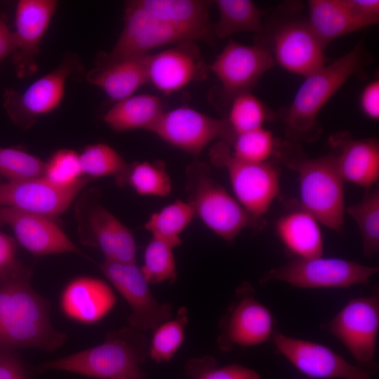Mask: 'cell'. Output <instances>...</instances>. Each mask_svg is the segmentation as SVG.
I'll return each mask as SVG.
<instances>
[{"label":"cell","instance_id":"6da1fadb","mask_svg":"<svg viewBox=\"0 0 379 379\" xmlns=\"http://www.w3.org/2000/svg\"><path fill=\"white\" fill-rule=\"evenodd\" d=\"M32 270L22 265L0 280V352L19 348L53 352L67 335L54 328L48 302L31 286Z\"/></svg>","mask_w":379,"mask_h":379},{"label":"cell","instance_id":"7a4b0ae2","mask_svg":"<svg viewBox=\"0 0 379 379\" xmlns=\"http://www.w3.org/2000/svg\"><path fill=\"white\" fill-rule=\"evenodd\" d=\"M273 157L297 174L300 206L321 225L341 233L346 208L344 180L333 154L312 157L300 143L277 138Z\"/></svg>","mask_w":379,"mask_h":379},{"label":"cell","instance_id":"3957f363","mask_svg":"<svg viewBox=\"0 0 379 379\" xmlns=\"http://www.w3.org/2000/svg\"><path fill=\"white\" fill-rule=\"evenodd\" d=\"M364 42L329 65H324L305 77L291 103L280 110L287 140L314 142L321 134L318 116L331 97L365 65Z\"/></svg>","mask_w":379,"mask_h":379},{"label":"cell","instance_id":"277c9868","mask_svg":"<svg viewBox=\"0 0 379 379\" xmlns=\"http://www.w3.org/2000/svg\"><path fill=\"white\" fill-rule=\"evenodd\" d=\"M147 338L130 326L107 333L101 344L43 363L41 370H57L101 379H145L141 364L149 356Z\"/></svg>","mask_w":379,"mask_h":379},{"label":"cell","instance_id":"5b68a950","mask_svg":"<svg viewBox=\"0 0 379 379\" xmlns=\"http://www.w3.org/2000/svg\"><path fill=\"white\" fill-rule=\"evenodd\" d=\"M299 2L283 3L269 15L256 42L263 44L275 64L306 77L326 64L325 48L313 32Z\"/></svg>","mask_w":379,"mask_h":379},{"label":"cell","instance_id":"8992f818","mask_svg":"<svg viewBox=\"0 0 379 379\" xmlns=\"http://www.w3.org/2000/svg\"><path fill=\"white\" fill-rule=\"evenodd\" d=\"M185 174L187 201L193 206L196 215L225 241L233 244L243 230L260 227L212 176L207 164L194 161L187 167Z\"/></svg>","mask_w":379,"mask_h":379},{"label":"cell","instance_id":"52a82bcc","mask_svg":"<svg viewBox=\"0 0 379 379\" xmlns=\"http://www.w3.org/2000/svg\"><path fill=\"white\" fill-rule=\"evenodd\" d=\"M211 163L226 170L235 199L260 227L280 191L278 167L269 161L250 163L233 156L228 143L220 140L209 152Z\"/></svg>","mask_w":379,"mask_h":379},{"label":"cell","instance_id":"ba28073f","mask_svg":"<svg viewBox=\"0 0 379 379\" xmlns=\"http://www.w3.org/2000/svg\"><path fill=\"white\" fill-rule=\"evenodd\" d=\"M379 272L378 267L334 257L292 258L265 272L260 284L271 281L300 288H345L366 284Z\"/></svg>","mask_w":379,"mask_h":379},{"label":"cell","instance_id":"9c48e42d","mask_svg":"<svg viewBox=\"0 0 379 379\" xmlns=\"http://www.w3.org/2000/svg\"><path fill=\"white\" fill-rule=\"evenodd\" d=\"M328 331L357 362L368 368L373 361L379 331V295L349 300L328 324Z\"/></svg>","mask_w":379,"mask_h":379},{"label":"cell","instance_id":"30bf717a","mask_svg":"<svg viewBox=\"0 0 379 379\" xmlns=\"http://www.w3.org/2000/svg\"><path fill=\"white\" fill-rule=\"evenodd\" d=\"M255 291L248 282L236 290V299L221 319L218 348L225 352L234 346H255L272 339L275 331L270 310L255 298Z\"/></svg>","mask_w":379,"mask_h":379},{"label":"cell","instance_id":"8fae6325","mask_svg":"<svg viewBox=\"0 0 379 379\" xmlns=\"http://www.w3.org/2000/svg\"><path fill=\"white\" fill-rule=\"evenodd\" d=\"M91 193L81 199L77 218L81 241L99 248L105 260L136 262V244L131 231Z\"/></svg>","mask_w":379,"mask_h":379},{"label":"cell","instance_id":"7c38bea8","mask_svg":"<svg viewBox=\"0 0 379 379\" xmlns=\"http://www.w3.org/2000/svg\"><path fill=\"white\" fill-rule=\"evenodd\" d=\"M99 267L128 304V326L142 332L154 331L172 318L171 305L157 300L136 262L104 260Z\"/></svg>","mask_w":379,"mask_h":379},{"label":"cell","instance_id":"4fadbf2b","mask_svg":"<svg viewBox=\"0 0 379 379\" xmlns=\"http://www.w3.org/2000/svg\"><path fill=\"white\" fill-rule=\"evenodd\" d=\"M275 65V62L262 44L244 45L230 40L208 66L221 85L224 100L230 103L236 95L251 92L260 77Z\"/></svg>","mask_w":379,"mask_h":379},{"label":"cell","instance_id":"5bb4252c","mask_svg":"<svg viewBox=\"0 0 379 379\" xmlns=\"http://www.w3.org/2000/svg\"><path fill=\"white\" fill-rule=\"evenodd\" d=\"M80 67L78 58L70 55L49 73L33 82L22 93L8 89L4 107L16 124L29 127L38 117L55 110L65 93L67 79Z\"/></svg>","mask_w":379,"mask_h":379},{"label":"cell","instance_id":"9a60e30c","mask_svg":"<svg viewBox=\"0 0 379 379\" xmlns=\"http://www.w3.org/2000/svg\"><path fill=\"white\" fill-rule=\"evenodd\" d=\"M271 340L298 371L311 378L371 379L370 369L353 365L321 343L291 337L275 330Z\"/></svg>","mask_w":379,"mask_h":379},{"label":"cell","instance_id":"2e32d148","mask_svg":"<svg viewBox=\"0 0 379 379\" xmlns=\"http://www.w3.org/2000/svg\"><path fill=\"white\" fill-rule=\"evenodd\" d=\"M151 132L168 144L199 155L213 140L229 143L231 134L225 119H216L188 106L164 112Z\"/></svg>","mask_w":379,"mask_h":379},{"label":"cell","instance_id":"e0dca14e","mask_svg":"<svg viewBox=\"0 0 379 379\" xmlns=\"http://www.w3.org/2000/svg\"><path fill=\"white\" fill-rule=\"evenodd\" d=\"M124 25L112 50L101 58L114 60L149 53L150 50L185 41H192L185 32L154 18L136 0L126 4Z\"/></svg>","mask_w":379,"mask_h":379},{"label":"cell","instance_id":"ac0fdd59","mask_svg":"<svg viewBox=\"0 0 379 379\" xmlns=\"http://www.w3.org/2000/svg\"><path fill=\"white\" fill-rule=\"evenodd\" d=\"M92 178L81 177L70 186L39 178L0 184V206L53 219L62 213Z\"/></svg>","mask_w":379,"mask_h":379},{"label":"cell","instance_id":"d6986e66","mask_svg":"<svg viewBox=\"0 0 379 379\" xmlns=\"http://www.w3.org/2000/svg\"><path fill=\"white\" fill-rule=\"evenodd\" d=\"M196 41H185L146 57L147 81L165 95H171L207 77L208 67Z\"/></svg>","mask_w":379,"mask_h":379},{"label":"cell","instance_id":"ffe728a7","mask_svg":"<svg viewBox=\"0 0 379 379\" xmlns=\"http://www.w3.org/2000/svg\"><path fill=\"white\" fill-rule=\"evenodd\" d=\"M56 8L57 1L54 0H21L17 4L11 55L19 78L36 72L40 44Z\"/></svg>","mask_w":379,"mask_h":379},{"label":"cell","instance_id":"44dd1931","mask_svg":"<svg viewBox=\"0 0 379 379\" xmlns=\"http://www.w3.org/2000/svg\"><path fill=\"white\" fill-rule=\"evenodd\" d=\"M7 225L18 243L36 255L73 253L84 255L52 219L11 207L0 208V226Z\"/></svg>","mask_w":379,"mask_h":379},{"label":"cell","instance_id":"7402d4cb","mask_svg":"<svg viewBox=\"0 0 379 379\" xmlns=\"http://www.w3.org/2000/svg\"><path fill=\"white\" fill-rule=\"evenodd\" d=\"M328 144L344 181L364 190L378 185L379 142L377 138H354L348 132H338L329 137Z\"/></svg>","mask_w":379,"mask_h":379},{"label":"cell","instance_id":"603a6c76","mask_svg":"<svg viewBox=\"0 0 379 379\" xmlns=\"http://www.w3.org/2000/svg\"><path fill=\"white\" fill-rule=\"evenodd\" d=\"M115 303L116 296L109 284L91 277L69 281L60 298L61 310L67 317L88 324L102 319Z\"/></svg>","mask_w":379,"mask_h":379},{"label":"cell","instance_id":"cb8c5ba5","mask_svg":"<svg viewBox=\"0 0 379 379\" xmlns=\"http://www.w3.org/2000/svg\"><path fill=\"white\" fill-rule=\"evenodd\" d=\"M148 14L187 34L193 41H215L209 18L213 1L204 0H136Z\"/></svg>","mask_w":379,"mask_h":379},{"label":"cell","instance_id":"d4e9b609","mask_svg":"<svg viewBox=\"0 0 379 379\" xmlns=\"http://www.w3.org/2000/svg\"><path fill=\"white\" fill-rule=\"evenodd\" d=\"M147 54L114 60L100 59L97 67L88 73L87 80L116 102L128 98L148 82Z\"/></svg>","mask_w":379,"mask_h":379},{"label":"cell","instance_id":"484cf974","mask_svg":"<svg viewBox=\"0 0 379 379\" xmlns=\"http://www.w3.org/2000/svg\"><path fill=\"white\" fill-rule=\"evenodd\" d=\"M320 223L300 205L283 213L276 221V234L292 258L324 255V238Z\"/></svg>","mask_w":379,"mask_h":379},{"label":"cell","instance_id":"4316f807","mask_svg":"<svg viewBox=\"0 0 379 379\" xmlns=\"http://www.w3.org/2000/svg\"><path fill=\"white\" fill-rule=\"evenodd\" d=\"M308 12L310 25L325 49L335 39L366 27L344 0H310Z\"/></svg>","mask_w":379,"mask_h":379},{"label":"cell","instance_id":"83f0119b","mask_svg":"<svg viewBox=\"0 0 379 379\" xmlns=\"http://www.w3.org/2000/svg\"><path fill=\"white\" fill-rule=\"evenodd\" d=\"M164 112L162 101L158 96L134 94L117 102L104 114L103 121L117 132L135 129L151 131Z\"/></svg>","mask_w":379,"mask_h":379},{"label":"cell","instance_id":"f1b7e54d","mask_svg":"<svg viewBox=\"0 0 379 379\" xmlns=\"http://www.w3.org/2000/svg\"><path fill=\"white\" fill-rule=\"evenodd\" d=\"M219 20L213 25L215 37L225 39L241 32H253L258 36L262 31L266 11L260 10L250 0H216Z\"/></svg>","mask_w":379,"mask_h":379},{"label":"cell","instance_id":"f546056e","mask_svg":"<svg viewBox=\"0 0 379 379\" xmlns=\"http://www.w3.org/2000/svg\"><path fill=\"white\" fill-rule=\"evenodd\" d=\"M119 187L130 185L144 196L166 197L172 190V181L163 161H136L128 166L116 182Z\"/></svg>","mask_w":379,"mask_h":379},{"label":"cell","instance_id":"4dcf8cb0","mask_svg":"<svg viewBox=\"0 0 379 379\" xmlns=\"http://www.w3.org/2000/svg\"><path fill=\"white\" fill-rule=\"evenodd\" d=\"M195 215L194 209L190 203L178 199L152 213L144 227L152 233V237L175 248L182 244L180 234Z\"/></svg>","mask_w":379,"mask_h":379},{"label":"cell","instance_id":"1f68e13d","mask_svg":"<svg viewBox=\"0 0 379 379\" xmlns=\"http://www.w3.org/2000/svg\"><path fill=\"white\" fill-rule=\"evenodd\" d=\"M360 232L364 255L370 258L379 251V187L365 190L361 200L345 208Z\"/></svg>","mask_w":379,"mask_h":379},{"label":"cell","instance_id":"d6a6232c","mask_svg":"<svg viewBox=\"0 0 379 379\" xmlns=\"http://www.w3.org/2000/svg\"><path fill=\"white\" fill-rule=\"evenodd\" d=\"M272 117L270 111L258 98L251 92H246L232 98L225 119L232 140L235 135L263 127Z\"/></svg>","mask_w":379,"mask_h":379},{"label":"cell","instance_id":"836d02e7","mask_svg":"<svg viewBox=\"0 0 379 379\" xmlns=\"http://www.w3.org/2000/svg\"><path fill=\"white\" fill-rule=\"evenodd\" d=\"M188 310L181 307L173 319H170L154 330L149 344V356L157 364L169 361L176 354L185 338L188 322Z\"/></svg>","mask_w":379,"mask_h":379},{"label":"cell","instance_id":"e575fe53","mask_svg":"<svg viewBox=\"0 0 379 379\" xmlns=\"http://www.w3.org/2000/svg\"><path fill=\"white\" fill-rule=\"evenodd\" d=\"M79 157L82 175L92 179L114 175L117 182L129 164L114 148L104 143L88 145Z\"/></svg>","mask_w":379,"mask_h":379},{"label":"cell","instance_id":"d590c367","mask_svg":"<svg viewBox=\"0 0 379 379\" xmlns=\"http://www.w3.org/2000/svg\"><path fill=\"white\" fill-rule=\"evenodd\" d=\"M173 247L168 243L152 237L146 246L143 264L140 267L149 284L168 281L173 284L177 278Z\"/></svg>","mask_w":379,"mask_h":379},{"label":"cell","instance_id":"8d00e7d4","mask_svg":"<svg viewBox=\"0 0 379 379\" xmlns=\"http://www.w3.org/2000/svg\"><path fill=\"white\" fill-rule=\"evenodd\" d=\"M277 138L264 127L235 135L229 143L237 159L250 163H264L273 157Z\"/></svg>","mask_w":379,"mask_h":379},{"label":"cell","instance_id":"74e56055","mask_svg":"<svg viewBox=\"0 0 379 379\" xmlns=\"http://www.w3.org/2000/svg\"><path fill=\"white\" fill-rule=\"evenodd\" d=\"M45 162L19 149L0 147V175L9 182L43 178Z\"/></svg>","mask_w":379,"mask_h":379},{"label":"cell","instance_id":"f35d334b","mask_svg":"<svg viewBox=\"0 0 379 379\" xmlns=\"http://www.w3.org/2000/svg\"><path fill=\"white\" fill-rule=\"evenodd\" d=\"M185 371L191 379H261L258 372L242 365L216 367L215 359L209 356L189 360Z\"/></svg>","mask_w":379,"mask_h":379},{"label":"cell","instance_id":"ab89813d","mask_svg":"<svg viewBox=\"0 0 379 379\" xmlns=\"http://www.w3.org/2000/svg\"><path fill=\"white\" fill-rule=\"evenodd\" d=\"M81 175L79 154L72 149H60L45 163L44 178L55 185H72Z\"/></svg>","mask_w":379,"mask_h":379},{"label":"cell","instance_id":"60d3db41","mask_svg":"<svg viewBox=\"0 0 379 379\" xmlns=\"http://www.w3.org/2000/svg\"><path fill=\"white\" fill-rule=\"evenodd\" d=\"M17 244L0 230V280L15 272L22 264L16 258Z\"/></svg>","mask_w":379,"mask_h":379},{"label":"cell","instance_id":"b9f144b4","mask_svg":"<svg viewBox=\"0 0 379 379\" xmlns=\"http://www.w3.org/2000/svg\"><path fill=\"white\" fill-rule=\"evenodd\" d=\"M350 11L366 27L379 21L378 0H344Z\"/></svg>","mask_w":379,"mask_h":379},{"label":"cell","instance_id":"7bdbcfd3","mask_svg":"<svg viewBox=\"0 0 379 379\" xmlns=\"http://www.w3.org/2000/svg\"><path fill=\"white\" fill-rule=\"evenodd\" d=\"M363 113L372 120L379 119V80L375 79L366 85L359 98Z\"/></svg>","mask_w":379,"mask_h":379},{"label":"cell","instance_id":"ee69618b","mask_svg":"<svg viewBox=\"0 0 379 379\" xmlns=\"http://www.w3.org/2000/svg\"><path fill=\"white\" fill-rule=\"evenodd\" d=\"M0 379H26L22 365L14 356L0 355Z\"/></svg>","mask_w":379,"mask_h":379},{"label":"cell","instance_id":"f6af8a7d","mask_svg":"<svg viewBox=\"0 0 379 379\" xmlns=\"http://www.w3.org/2000/svg\"><path fill=\"white\" fill-rule=\"evenodd\" d=\"M13 51V38L6 24L0 19V62L12 54Z\"/></svg>","mask_w":379,"mask_h":379},{"label":"cell","instance_id":"bcb514c9","mask_svg":"<svg viewBox=\"0 0 379 379\" xmlns=\"http://www.w3.org/2000/svg\"><path fill=\"white\" fill-rule=\"evenodd\" d=\"M309 379H312V378H309Z\"/></svg>","mask_w":379,"mask_h":379}]
</instances>
